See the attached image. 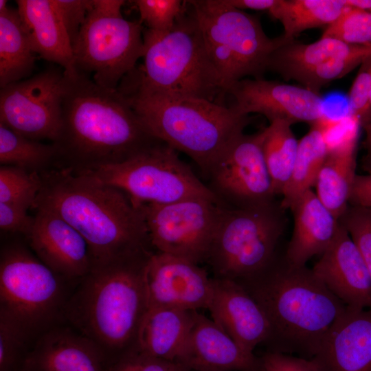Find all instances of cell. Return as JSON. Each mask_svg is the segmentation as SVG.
<instances>
[{
	"label": "cell",
	"mask_w": 371,
	"mask_h": 371,
	"mask_svg": "<svg viewBox=\"0 0 371 371\" xmlns=\"http://www.w3.org/2000/svg\"><path fill=\"white\" fill-rule=\"evenodd\" d=\"M108 367L97 344L78 331L58 327L38 339L20 371H107Z\"/></svg>",
	"instance_id": "603a6c76"
},
{
	"label": "cell",
	"mask_w": 371,
	"mask_h": 371,
	"mask_svg": "<svg viewBox=\"0 0 371 371\" xmlns=\"http://www.w3.org/2000/svg\"><path fill=\"white\" fill-rule=\"evenodd\" d=\"M28 209L20 205L0 203L1 230L19 233L25 236L34 223V216L28 215Z\"/></svg>",
	"instance_id": "60d3db41"
},
{
	"label": "cell",
	"mask_w": 371,
	"mask_h": 371,
	"mask_svg": "<svg viewBox=\"0 0 371 371\" xmlns=\"http://www.w3.org/2000/svg\"><path fill=\"white\" fill-rule=\"evenodd\" d=\"M212 282L207 308L212 319L240 347L253 353L258 344L270 338L271 326L266 314L238 281L216 278Z\"/></svg>",
	"instance_id": "d6986e66"
},
{
	"label": "cell",
	"mask_w": 371,
	"mask_h": 371,
	"mask_svg": "<svg viewBox=\"0 0 371 371\" xmlns=\"http://www.w3.org/2000/svg\"><path fill=\"white\" fill-rule=\"evenodd\" d=\"M58 149L52 144L26 137L0 123V163L39 173L58 160Z\"/></svg>",
	"instance_id": "1f68e13d"
},
{
	"label": "cell",
	"mask_w": 371,
	"mask_h": 371,
	"mask_svg": "<svg viewBox=\"0 0 371 371\" xmlns=\"http://www.w3.org/2000/svg\"><path fill=\"white\" fill-rule=\"evenodd\" d=\"M65 90V72L55 67L1 87L0 123L30 139L55 142Z\"/></svg>",
	"instance_id": "4fadbf2b"
},
{
	"label": "cell",
	"mask_w": 371,
	"mask_h": 371,
	"mask_svg": "<svg viewBox=\"0 0 371 371\" xmlns=\"http://www.w3.org/2000/svg\"><path fill=\"white\" fill-rule=\"evenodd\" d=\"M53 2L73 45L85 21L91 0H53Z\"/></svg>",
	"instance_id": "f35d334b"
},
{
	"label": "cell",
	"mask_w": 371,
	"mask_h": 371,
	"mask_svg": "<svg viewBox=\"0 0 371 371\" xmlns=\"http://www.w3.org/2000/svg\"><path fill=\"white\" fill-rule=\"evenodd\" d=\"M41 176L33 208L47 207L71 225L87 241L93 267L153 253L141 205L125 192L67 167Z\"/></svg>",
	"instance_id": "6da1fadb"
},
{
	"label": "cell",
	"mask_w": 371,
	"mask_h": 371,
	"mask_svg": "<svg viewBox=\"0 0 371 371\" xmlns=\"http://www.w3.org/2000/svg\"><path fill=\"white\" fill-rule=\"evenodd\" d=\"M76 170L123 190L137 205L167 204L191 198L218 204L177 151L162 142L120 163Z\"/></svg>",
	"instance_id": "30bf717a"
},
{
	"label": "cell",
	"mask_w": 371,
	"mask_h": 371,
	"mask_svg": "<svg viewBox=\"0 0 371 371\" xmlns=\"http://www.w3.org/2000/svg\"><path fill=\"white\" fill-rule=\"evenodd\" d=\"M359 67L357 74L349 90L348 99L350 115L357 118L360 122L361 116L371 93V54Z\"/></svg>",
	"instance_id": "74e56055"
},
{
	"label": "cell",
	"mask_w": 371,
	"mask_h": 371,
	"mask_svg": "<svg viewBox=\"0 0 371 371\" xmlns=\"http://www.w3.org/2000/svg\"><path fill=\"white\" fill-rule=\"evenodd\" d=\"M26 336L17 324L0 312V371H12Z\"/></svg>",
	"instance_id": "8d00e7d4"
},
{
	"label": "cell",
	"mask_w": 371,
	"mask_h": 371,
	"mask_svg": "<svg viewBox=\"0 0 371 371\" xmlns=\"http://www.w3.org/2000/svg\"><path fill=\"white\" fill-rule=\"evenodd\" d=\"M168 371H186L181 366L172 363Z\"/></svg>",
	"instance_id": "c3c4849f"
},
{
	"label": "cell",
	"mask_w": 371,
	"mask_h": 371,
	"mask_svg": "<svg viewBox=\"0 0 371 371\" xmlns=\"http://www.w3.org/2000/svg\"><path fill=\"white\" fill-rule=\"evenodd\" d=\"M42 185L38 172L10 166L0 167V203L34 207Z\"/></svg>",
	"instance_id": "d6a6232c"
},
{
	"label": "cell",
	"mask_w": 371,
	"mask_h": 371,
	"mask_svg": "<svg viewBox=\"0 0 371 371\" xmlns=\"http://www.w3.org/2000/svg\"><path fill=\"white\" fill-rule=\"evenodd\" d=\"M366 132L365 146L366 154L363 159V169L371 174V121L363 127Z\"/></svg>",
	"instance_id": "f6af8a7d"
},
{
	"label": "cell",
	"mask_w": 371,
	"mask_h": 371,
	"mask_svg": "<svg viewBox=\"0 0 371 371\" xmlns=\"http://www.w3.org/2000/svg\"><path fill=\"white\" fill-rule=\"evenodd\" d=\"M17 10L34 54L77 73L72 44L53 0H17Z\"/></svg>",
	"instance_id": "484cf974"
},
{
	"label": "cell",
	"mask_w": 371,
	"mask_h": 371,
	"mask_svg": "<svg viewBox=\"0 0 371 371\" xmlns=\"http://www.w3.org/2000/svg\"><path fill=\"white\" fill-rule=\"evenodd\" d=\"M196 311L168 307L147 308L135 338L137 350L153 358L176 363L192 326Z\"/></svg>",
	"instance_id": "4316f807"
},
{
	"label": "cell",
	"mask_w": 371,
	"mask_h": 371,
	"mask_svg": "<svg viewBox=\"0 0 371 371\" xmlns=\"http://www.w3.org/2000/svg\"><path fill=\"white\" fill-rule=\"evenodd\" d=\"M187 4L186 11L170 31L144 30L143 63L124 79L150 92L220 103L218 98L226 94Z\"/></svg>",
	"instance_id": "8992f818"
},
{
	"label": "cell",
	"mask_w": 371,
	"mask_h": 371,
	"mask_svg": "<svg viewBox=\"0 0 371 371\" xmlns=\"http://www.w3.org/2000/svg\"><path fill=\"white\" fill-rule=\"evenodd\" d=\"M186 371H261L260 359L196 311L176 363Z\"/></svg>",
	"instance_id": "ffe728a7"
},
{
	"label": "cell",
	"mask_w": 371,
	"mask_h": 371,
	"mask_svg": "<svg viewBox=\"0 0 371 371\" xmlns=\"http://www.w3.org/2000/svg\"><path fill=\"white\" fill-rule=\"evenodd\" d=\"M187 2L226 95L232 85L245 77L262 78L272 53L293 40L283 34L268 37L257 16L233 8L226 0Z\"/></svg>",
	"instance_id": "52a82bcc"
},
{
	"label": "cell",
	"mask_w": 371,
	"mask_h": 371,
	"mask_svg": "<svg viewBox=\"0 0 371 371\" xmlns=\"http://www.w3.org/2000/svg\"><path fill=\"white\" fill-rule=\"evenodd\" d=\"M123 0H91L85 21L72 45L78 72L92 74L98 85L117 89L142 58L144 28L123 18Z\"/></svg>",
	"instance_id": "ba28073f"
},
{
	"label": "cell",
	"mask_w": 371,
	"mask_h": 371,
	"mask_svg": "<svg viewBox=\"0 0 371 371\" xmlns=\"http://www.w3.org/2000/svg\"><path fill=\"white\" fill-rule=\"evenodd\" d=\"M144 286L147 308L196 311L207 308L213 282L198 264L157 251L146 262Z\"/></svg>",
	"instance_id": "e0dca14e"
},
{
	"label": "cell",
	"mask_w": 371,
	"mask_h": 371,
	"mask_svg": "<svg viewBox=\"0 0 371 371\" xmlns=\"http://www.w3.org/2000/svg\"><path fill=\"white\" fill-rule=\"evenodd\" d=\"M227 95L233 100L229 106L238 114L260 113L270 122L282 120L291 124L306 122L313 126L328 118L320 93L302 86L245 78L232 85Z\"/></svg>",
	"instance_id": "2e32d148"
},
{
	"label": "cell",
	"mask_w": 371,
	"mask_h": 371,
	"mask_svg": "<svg viewBox=\"0 0 371 371\" xmlns=\"http://www.w3.org/2000/svg\"><path fill=\"white\" fill-rule=\"evenodd\" d=\"M34 209L33 225L25 237L36 257L61 278H83L93 267L85 239L54 211Z\"/></svg>",
	"instance_id": "ac0fdd59"
},
{
	"label": "cell",
	"mask_w": 371,
	"mask_h": 371,
	"mask_svg": "<svg viewBox=\"0 0 371 371\" xmlns=\"http://www.w3.org/2000/svg\"><path fill=\"white\" fill-rule=\"evenodd\" d=\"M61 278L21 245L3 248L0 259V312L26 337L47 327L62 313Z\"/></svg>",
	"instance_id": "8fae6325"
},
{
	"label": "cell",
	"mask_w": 371,
	"mask_h": 371,
	"mask_svg": "<svg viewBox=\"0 0 371 371\" xmlns=\"http://www.w3.org/2000/svg\"><path fill=\"white\" fill-rule=\"evenodd\" d=\"M117 89L153 137L187 155L205 176L248 124V116L204 98L150 92L125 80Z\"/></svg>",
	"instance_id": "277c9868"
},
{
	"label": "cell",
	"mask_w": 371,
	"mask_h": 371,
	"mask_svg": "<svg viewBox=\"0 0 371 371\" xmlns=\"http://www.w3.org/2000/svg\"><path fill=\"white\" fill-rule=\"evenodd\" d=\"M348 8L344 0H277L269 13L282 23V34L295 40L305 30L328 26Z\"/></svg>",
	"instance_id": "f546056e"
},
{
	"label": "cell",
	"mask_w": 371,
	"mask_h": 371,
	"mask_svg": "<svg viewBox=\"0 0 371 371\" xmlns=\"http://www.w3.org/2000/svg\"><path fill=\"white\" fill-rule=\"evenodd\" d=\"M339 221L357 247L371 277V207L349 205Z\"/></svg>",
	"instance_id": "d590c367"
},
{
	"label": "cell",
	"mask_w": 371,
	"mask_h": 371,
	"mask_svg": "<svg viewBox=\"0 0 371 371\" xmlns=\"http://www.w3.org/2000/svg\"><path fill=\"white\" fill-rule=\"evenodd\" d=\"M289 209L293 215V230L285 260L295 267H304L312 257L322 255L329 247L340 223L313 190L300 196Z\"/></svg>",
	"instance_id": "cb8c5ba5"
},
{
	"label": "cell",
	"mask_w": 371,
	"mask_h": 371,
	"mask_svg": "<svg viewBox=\"0 0 371 371\" xmlns=\"http://www.w3.org/2000/svg\"><path fill=\"white\" fill-rule=\"evenodd\" d=\"M289 122L277 120L262 131V148L275 195L287 184L295 160L298 142Z\"/></svg>",
	"instance_id": "4dcf8cb0"
},
{
	"label": "cell",
	"mask_w": 371,
	"mask_h": 371,
	"mask_svg": "<svg viewBox=\"0 0 371 371\" xmlns=\"http://www.w3.org/2000/svg\"><path fill=\"white\" fill-rule=\"evenodd\" d=\"M360 127L359 120L352 116L340 139L329 145L314 186L317 198L338 220L349 206L357 175L356 155Z\"/></svg>",
	"instance_id": "d4e9b609"
},
{
	"label": "cell",
	"mask_w": 371,
	"mask_h": 371,
	"mask_svg": "<svg viewBox=\"0 0 371 371\" xmlns=\"http://www.w3.org/2000/svg\"><path fill=\"white\" fill-rule=\"evenodd\" d=\"M140 205L153 248L198 265L207 261L221 206L205 198Z\"/></svg>",
	"instance_id": "7c38bea8"
},
{
	"label": "cell",
	"mask_w": 371,
	"mask_h": 371,
	"mask_svg": "<svg viewBox=\"0 0 371 371\" xmlns=\"http://www.w3.org/2000/svg\"><path fill=\"white\" fill-rule=\"evenodd\" d=\"M283 210L275 201L246 208L222 207L206 261L218 278H250L273 262L284 231Z\"/></svg>",
	"instance_id": "9c48e42d"
},
{
	"label": "cell",
	"mask_w": 371,
	"mask_h": 371,
	"mask_svg": "<svg viewBox=\"0 0 371 371\" xmlns=\"http://www.w3.org/2000/svg\"><path fill=\"white\" fill-rule=\"evenodd\" d=\"M321 37L332 38L354 45L371 46V13L349 8Z\"/></svg>",
	"instance_id": "836d02e7"
},
{
	"label": "cell",
	"mask_w": 371,
	"mask_h": 371,
	"mask_svg": "<svg viewBox=\"0 0 371 371\" xmlns=\"http://www.w3.org/2000/svg\"><path fill=\"white\" fill-rule=\"evenodd\" d=\"M17 8L0 1V86L30 77L35 56Z\"/></svg>",
	"instance_id": "83f0119b"
},
{
	"label": "cell",
	"mask_w": 371,
	"mask_h": 371,
	"mask_svg": "<svg viewBox=\"0 0 371 371\" xmlns=\"http://www.w3.org/2000/svg\"><path fill=\"white\" fill-rule=\"evenodd\" d=\"M152 254L93 267L65 302L64 317L102 349L124 348L147 309L144 272Z\"/></svg>",
	"instance_id": "5b68a950"
},
{
	"label": "cell",
	"mask_w": 371,
	"mask_h": 371,
	"mask_svg": "<svg viewBox=\"0 0 371 371\" xmlns=\"http://www.w3.org/2000/svg\"><path fill=\"white\" fill-rule=\"evenodd\" d=\"M172 363L137 350L109 366L107 371H168Z\"/></svg>",
	"instance_id": "b9f144b4"
},
{
	"label": "cell",
	"mask_w": 371,
	"mask_h": 371,
	"mask_svg": "<svg viewBox=\"0 0 371 371\" xmlns=\"http://www.w3.org/2000/svg\"><path fill=\"white\" fill-rule=\"evenodd\" d=\"M349 205L371 207V174L356 175Z\"/></svg>",
	"instance_id": "7bdbcfd3"
},
{
	"label": "cell",
	"mask_w": 371,
	"mask_h": 371,
	"mask_svg": "<svg viewBox=\"0 0 371 371\" xmlns=\"http://www.w3.org/2000/svg\"><path fill=\"white\" fill-rule=\"evenodd\" d=\"M139 21L146 29L157 32L170 31L187 10V1L136 0Z\"/></svg>",
	"instance_id": "e575fe53"
},
{
	"label": "cell",
	"mask_w": 371,
	"mask_h": 371,
	"mask_svg": "<svg viewBox=\"0 0 371 371\" xmlns=\"http://www.w3.org/2000/svg\"><path fill=\"white\" fill-rule=\"evenodd\" d=\"M346 5L351 8L358 9L371 13V0H344Z\"/></svg>",
	"instance_id": "bcb514c9"
},
{
	"label": "cell",
	"mask_w": 371,
	"mask_h": 371,
	"mask_svg": "<svg viewBox=\"0 0 371 371\" xmlns=\"http://www.w3.org/2000/svg\"><path fill=\"white\" fill-rule=\"evenodd\" d=\"M58 139L60 167L85 170L120 163L161 141L144 128L117 89L96 84L87 75L65 74Z\"/></svg>",
	"instance_id": "7a4b0ae2"
},
{
	"label": "cell",
	"mask_w": 371,
	"mask_h": 371,
	"mask_svg": "<svg viewBox=\"0 0 371 371\" xmlns=\"http://www.w3.org/2000/svg\"><path fill=\"white\" fill-rule=\"evenodd\" d=\"M314 274L346 307L371 308V277L357 247L340 224L329 247L312 269Z\"/></svg>",
	"instance_id": "44dd1931"
},
{
	"label": "cell",
	"mask_w": 371,
	"mask_h": 371,
	"mask_svg": "<svg viewBox=\"0 0 371 371\" xmlns=\"http://www.w3.org/2000/svg\"><path fill=\"white\" fill-rule=\"evenodd\" d=\"M261 371H319L312 359L269 351L260 359Z\"/></svg>",
	"instance_id": "ab89813d"
},
{
	"label": "cell",
	"mask_w": 371,
	"mask_h": 371,
	"mask_svg": "<svg viewBox=\"0 0 371 371\" xmlns=\"http://www.w3.org/2000/svg\"><path fill=\"white\" fill-rule=\"evenodd\" d=\"M226 2L236 9L253 10L257 11H270L276 5L277 0H226Z\"/></svg>",
	"instance_id": "ee69618b"
},
{
	"label": "cell",
	"mask_w": 371,
	"mask_h": 371,
	"mask_svg": "<svg viewBox=\"0 0 371 371\" xmlns=\"http://www.w3.org/2000/svg\"><path fill=\"white\" fill-rule=\"evenodd\" d=\"M262 142V131L241 134L210 169L207 186L220 206L246 208L274 201Z\"/></svg>",
	"instance_id": "5bb4252c"
},
{
	"label": "cell",
	"mask_w": 371,
	"mask_h": 371,
	"mask_svg": "<svg viewBox=\"0 0 371 371\" xmlns=\"http://www.w3.org/2000/svg\"><path fill=\"white\" fill-rule=\"evenodd\" d=\"M328 129L322 123L311 126L309 131L299 140L297 152L290 179L280 203L283 210L304 193L312 190L329 150Z\"/></svg>",
	"instance_id": "f1b7e54d"
},
{
	"label": "cell",
	"mask_w": 371,
	"mask_h": 371,
	"mask_svg": "<svg viewBox=\"0 0 371 371\" xmlns=\"http://www.w3.org/2000/svg\"><path fill=\"white\" fill-rule=\"evenodd\" d=\"M371 121V93L370 95L368 103L360 118V124L363 127Z\"/></svg>",
	"instance_id": "7dc6e473"
},
{
	"label": "cell",
	"mask_w": 371,
	"mask_h": 371,
	"mask_svg": "<svg viewBox=\"0 0 371 371\" xmlns=\"http://www.w3.org/2000/svg\"><path fill=\"white\" fill-rule=\"evenodd\" d=\"M370 54L371 46L349 45L332 38L321 37L308 44L291 40L272 53L268 70L319 93L324 87L347 75Z\"/></svg>",
	"instance_id": "9a60e30c"
},
{
	"label": "cell",
	"mask_w": 371,
	"mask_h": 371,
	"mask_svg": "<svg viewBox=\"0 0 371 371\" xmlns=\"http://www.w3.org/2000/svg\"><path fill=\"white\" fill-rule=\"evenodd\" d=\"M311 359L319 371H371V308L346 307Z\"/></svg>",
	"instance_id": "7402d4cb"
},
{
	"label": "cell",
	"mask_w": 371,
	"mask_h": 371,
	"mask_svg": "<svg viewBox=\"0 0 371 371\" xmlns=\"http://www.w3.org/2000/svg\"><path fill=\"white\" fill-rule=\"evenodd\" d=\"M238 280L269 319L270 351L311 359L346 309L312 269L286 260L279 265L273 260L260 273Z\"/></svg>",
	"instance_id": "3957f363"
}]
</instances>
